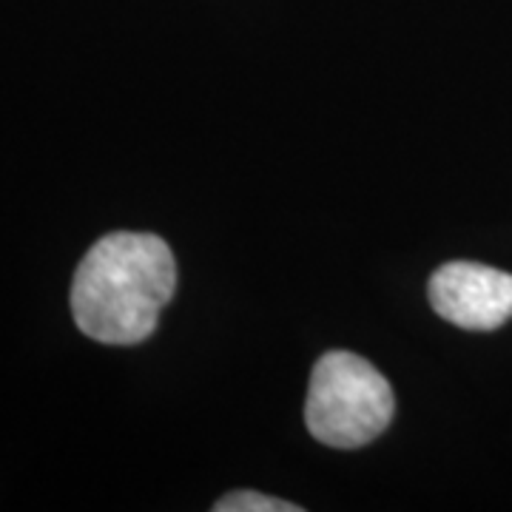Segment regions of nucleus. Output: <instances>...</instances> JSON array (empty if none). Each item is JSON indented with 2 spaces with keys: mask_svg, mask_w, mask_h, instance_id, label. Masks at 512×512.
<instances>
[{
  "mask_svg": "<svg viewBox=\"0 0 512 512\" xmlns=\"http://www.w3.org/2000/svg\"><path fill=\"white\" fill-rule=\"evenodd\" d=\"M177 288V262L157 234L114 231L77 265L72 316L100 345H140L157 330Z\"/></svg>",
  "mask_w": 512,
  "mask_h": 512,
  "instance_id": "nucleus-1",
  "label": "nucleus"
},
{
  "mask_svg": "<svg viewBox=\"0 0 512 512\" xmlns=\"http://www.w3.org/2000/svg\"><path fill=\"white\" fill-rule=\"evenodd\" d=\"M396 413L393 387L367 359L330 350L313 367L305 424L311 436L336 450H356L379 439Z\"/></svg>",
  "mask_w": 512,
  "mask_h": 512,
  "instance_id": "nucleus-2",
  "label": "nucleus"
},
{
  "mask_svg": "<svg viewBox=\"0 0 512 512\" xmlns=\"http://www.w3.org/2000/svg\"><path fill=\"white\" fill-rule=\"evenodd\" d=\"M427 296L441 319L464 330H495L512 319V274L478 262L441 265Z\"/></svg>",
  "mask_w": 512,
  "mask_h": 512,
  "instance_id": "nucleus-3",
  "label": "nucleus"
},
{
  "mask_svg": "<svg viewBox=\"0 0 512 512\" xmlns=\"http://www.w3.org/2000/svg\"><path fill=\"white\" fill-rule=\"evenodd\" d=\"M214 512H302V507L291 504V501H282V498H271V495L239 490V493L220 498L214 504Z\"/></svg>",
  "mask_w": 512,
  "mask_h": 512,
  "instance_id": "nucleus-4",
  "label": "nucleus"
}]
</instances>
